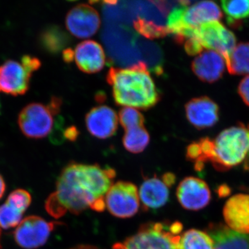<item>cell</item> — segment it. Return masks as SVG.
<instances>
[{
    "mask_svg": "<svg viewBox=\"0 0 249 249\" xmlns=\"http://www.w3.org/2000/svg\"><path fill=\"white\" fill-rule=\"evenodd\" d=\"M40 45L49 53L56 54L64 51L70 44V37L58 26L45 28L40 36Z\"/></svg>",
    "mask_w": 249,
    "mask_h": 249,
    "instance_id": "obj_21",
    "label": "cell"
},
{
    "mask_svg": "<svg viewBox=\"0 0 249 249\" xmlns=\"http://www.w3.org/2000/svg\"><path fill=\"white\" fill-rule=\"evenodd\" d=\"M185 110L190 124L199 129L213 127L219 121V107L206 96L193 98L186 103Z\"/></svg>",
    "mask_w": 249,
    "mask_h": 249,
    "instance_id": "obj_15",
    "label": "cell"
},
{
    "mask_svg": "<svg viewBox=\"0 0 249 249\" xmlns=\"http://www.w3.org/2000/svg\"><path fill=\"white\" fill-rule=\"evenodd\" d=\"M80 132L74 125L69 126L63 131L64 138L70 142H75L79 136Z\"/></svg>",
    "mask_w": 249,
    "mask_h": 249,
    "instance_id": "obj_31",
    "label": "cell"
},
{
    "mask_svg": "<svg viewBox=\"0 0 249 249\" xmlns=\"http://www.w3.org/2000/svg\"><path fill=\"white\" fill-rule=\"evenodd\" d=\"M74 60L80 71L91 74L103 70L106 54L102 46L96 41L85 40L76 46Z\"/></svg>",
    "mask_w": 249,
    "mask_h": 249,
    "instance_id": "obj_17",
    "label": "cell"
},
{
    "mask_svg": "<svg viewBox=\"0 0 249 249\" xmlns=\"http://www.w3.org/2000/svg\"><path fill=\"white\" fill-rule=\"evenodd\" d=\"M116 175L115 170L108 167L70 163L60 173L55 191L47 198L46 211L56 219L67 212L79 214L88 208L103 212L105 197Z\"/></svg>",
    "mask_w": 249,
    "mask_h": 249,
    "instance_id": "obj_1",
    "label": "cell"
},
{
    "mask_svg": "<svg viewBox=\"0 0 249 249\" xmlns=\"http://www.w3.org/2000/svg\"><path fill=\"white\" fill-rule=\"evenodd\" d=\"M5 191H6V184L4 178L0 175V199L4 196Z\"/></svg>",
    "mask_w": 249,
    "mask_h": 249,
    "instance_id": "obj_33",
    "label": "cell"
},
{
    "mask_svg": "<svg viewBox=\"0 0 249 249\" xmlns=\"http://www.w3.org/2000/svg\"><path fill=\"white\" fill-rule=\"evenodd\" d=\"M221 4L232 27H238L243 19L249 18V0H223Z\"/></svg>",
    "mask_w": 249,
    "mask_h": 249,
    "instance_id": "obj_24",
    "label": "cell"
},
{
    "mask_svg": "<svg viewBox=\"0 0 249 249\" xmlns=\"http://www.w3.org/2000/svg\"><path fill=\"white\" fill-rule=\"evenodd\" d=\"M178 249H214V242L206 232L191 229L181 236Z\"/></svg>",
    "mask_w": 249,
    "mask_h": 249,
    "instance_id": "obj_25",
    "label": "cell"
},
{
    "mask_svg": "<svg viewBox=\"0 0 249 249\" xmlns=\"http://www.w3.org/2000/svg\"><path fill=\"white\" fill-rule=\"evenodd\" d=\"M181 222H148L134 235L113 246V249H178Z\"/></svg>",
    "mask_w": 249,
    "mask_h": 249,
    "instance_id": "obj_4",
    "label": "cell"
},
{
    "mask_svg": "<svg viewBox=\"0 0 249 249\" xmlns=\"http://www.w3.org/2000/svg\"><path fill=\"white\" fill-rule=\"evenodd\" d=\"M184 48L186 53L189 55H196L204 52V47L201 45L200 41L194 34L184 42Z\"/></svg>",
    "mask_w": 249,
    "mask_h": 249,
    "instance_id": "obj_28",
    "label": "cell"
},
{
    "mask_svg": "<svg viewBox=\"0 0 249 249\" xmlns=\"http://www.w3.org/2000/svg\"><path fill=\"white\" fill-rule=\"evenodd\" d=\"M226 65L231 74H249V43L242 42L236 46Z\"/></svg>",
    "mask_w": 249,
    "mask_h": 249,
    "instance_id": "obj_22",
    "label": "cell"
},
{
    "mask_svg": "<svg viewBox=\"0 0 249 249\" xmlns=\"http://www.w3.org/2000/svg\"><path fill=\"white\" fill-rule=\"evenodd\" d=\"M21 62L27 70L32 73L37 71L41 67V62L38 58L29 55H23L21 58Z\"/></svg>",
    "mask_w": 249,
    "mask_h": 249,
    "instance_id": "obj_29",
    "label": "cell"
},
{
    "mask_svg": "<svg viewBox=\"0 0 249 249\" xmlns=\"http://www.w3.org/2000/svg\"><path fill=\"white\" fill-rule=\"evenodd\" d=\"M54 116L48 106L40 103H30L19 112L18 125L28 138L43 139L53 128Z\"/></svg>",
    "mask_w": 249,
    "mask_h": 249,
    "instance_id": "obj_6",
    "label": "cell"
},
{
    "mask_svg": "<svg viewBox=\"0 0 249 249\" xmlns=\"http://www.w3.org/2000/svg\"><path fill=\"white\" fill-rule=\"evenodd\" d=\"M58 223L49 222L38 216L24 218L16 228L14 238L19 247L35 249L45 245Z\"/></svg>",
    "mask_w": 249,
    "mask_h": 249,
    "instance_id": "obj_8",
    "label": "cell"
},
{
    "mask_svg": "<svg viewBox=\"0 0 249 249\" xmlns=\"http://www.w3.org/2000/svg\"><path fill=\"white\" fill-rule=\"evenodd\" d=\"M119 121L124 130L137 127H142L145 124L143 115L133 107H124L119 112Z\"/></svg>",
    "mask_w": 249,
    "mask_h": 249,
    "instance_id": "obj_27",
    "label": "cell"
},
{
    "mask_svg": "<svg viewBox=\"0 0 249 249\" xmlns=\"http://www.w3.org/2000/svg\"><path fill=\"white\" fill-rule=\"evenodd\" d=\"M62 58L67 63H70L74 60V52L71 48L65 49L62 52Z\"/></svg>",
    "mask_w": 249,
    "mask_h": 249,
    "instance_id": "obj_32",
    "label": "cell"
},
{
    "mask_svg": "<svg viewBox=\"0 0 249 249\" xmlns=\"http://www.w3.org/2000/svg\"><path fill=\"white\" fill-rule=\"evenodd\" d=\"M71 249H100L97 248V247H93V246L91 245H79L77 246L76 247H73Z\"/></svg>",
    "mask_w": 249,
    "mask_h": 249,
    "instance_id": "obj_34",
    "label": "cell"
},
{
    "mask_svg": "<svg viewBox=\"0 0 249 249\" xmlns=\"http://www.w3.org/2000/svg\"><path fill=\"white\" fill-rule=\"evenodd\" d=\"M67 30L75 37L86 39L92 37L101 27L99 14L93 6L80 4L72 8L67 14Z\"/></svg>",
    "mask_w": 249,
    "mask_h": 249,
    "instance_id": "obj_10",
    "label": "cell"
},
{
    "mask_svg": "<svg viewBox=\"0 0 249 249\" xmlns=\"http://www.w3.org/2000/svg\"><path fill=\"white\" fill-rule=\"evenodd\" d=\"M106 80L112 87L113 98L118 106L147 110L160 101V93L145 62L125 69L111 67Z\"/></svg>",
    "mask_w": 249,
    "mask_h": 249,
    "instance_id": "obj_3",
    "label": "cell"
},
{
    "mask_svg": "<svg viewBox=\"0 0 249 249\" xmlns=\"http://www.w3.org/2000/svg\"><path fill=\"white\" fill-rule=\"evenodd\" d=\"M32 197L24 189L13 191L6 202L0 206V231L18 227L25 211L30 206Z\"/></svg>",
    "mask_w": 249,
    "mask_h": 249,
    "instance_id": "obj_14",
    "label": "cell"
},
{
    "mask_svg": "<svg viewBox=\"0 0 249 249\" xmlns=\"http://www.w3.org/2000/svg\"><path fill=\"white\" fill-rule=\"evenodd\" d=\"M108 211L114 217L129 218L137 213L140 207L138 188L128 181L113 184L105 197Z\"/></svg>",
    "mask_w": 249,
    "mask_h": 249,
    "instance_id": "obj_7",
    "label": "cell"
},
{
    "mask_svg": "<svg viewBox=\"0 0 249 249\" xmlns=\"http://www.w3.org/2000/svg\"><path fill=\"white\" fill-rule=\"evenodd\" d=\"M196 35L204 49L220 53L225 62L236 47V37L233 33L219 21L203 24L196 29Z\"/></svg>",
    "mask_w": 249,
    "mask_h": 249,
    "instance_id": "obj_9",
    "label": "cell"
},
{
    "mask_svg": "<svg viewBox=\"0 0 249 249\" xmlns=\"http://www.w3.org/2000/svg\"><path fill=\"white\" fill-rule=\"evenodd\" d=\"M177 197L183 209L199 211L207 206L211 199L209 186L201 178H183L177 189Z\"/></svg>",
    "mask_w": 249,
    "mask_h": 249,
    "instance_id": "obj_12",
    "label": "cell"
},
{
    "mask_svg": "<svg viewBox=\"0 0 249 249\" xmlns=\"http://www.w3.org/2000/svg\"><path fill=\"white\" fill-rule=\"evenodd\" d=\"M133 24L134 29L139 34L150 40L163 38L170 34L166 26L158 25L142 18H137L134 21Z\"/></svg>",
    "mask_w": 249,
    "mask_h": 249,
    "instance_id": "obj_26",
    "label": "cell"
},
{
    "mask_svg": "<svg viewBox=\"0 0 249 249\" xmlns=\"http://www.w3.org/2000/svg\"><path fill=\"white\" fill-rule=\"evenodd\" d=\"M208 232L214 249H249V235L239 233L222 224H211Z\"/></svg>",
    "mask_w": 249,
    "mask_h": 249,
    "instance_id": "obj_20",
    "label": "cell"
},
{
    "mask_svg": "<svg viewBox=\"0 0 249 249\" xmlns=\"http://www.w3.org/2000/svg\"><path fill=\"white\" fill-rule=\"evenodd\" d=\"M249 153V132L243 124L224 129L214 140L203 138L186 149V158L195 169L201 171L205 163H212L218 171H227L240 164Z\"/></svg>",
    "mask_w": 249,
    "mask_h": 249,
    "instance_id": "obj_2",
    "label": "cell"
},
{
    "mask_svg": "<svg viewBox=\"0 0 249 249\" xmlns=\"http://www.w3.org/2000/svg\"><path fill=\"white\" fill-rule=\"evenodd\" d=\"M225 64V60L220 53L213 50H206L194 59L192 70L201 81L213 83L222 76Z\"/></svg>",
    "mask_w": 249,
    "mask_h": 249,
    "instance_id": "obj_19",
    "label": "cell"
},
{
    "mask_svg": "<svg viewBox=\"0 0 249 249\" xmlns=\"http://www.w3.org/2000/svg\"><path fill=\"white\" fill-rule=\"evenodd\" d=\"M170 187L163 176L160 178L155 175L152 178H145L139 191L142 210H156L164 206L169 199Z\"/></svg>",
    "mask_w": 249,
    "mask_h": 249,
    "instance_id": "obj_18",
    "label": "cell"
},
{
    "mask_svg": "<svg viewBox=\"0 0 249 249\" xmlns=\"http://www.w3.org/2000/svg\"><path fill=\"white\" fill-rule=\"evenodd\" d=\"M222 18V11L214 1H199L186 6L182 14L168 24V29L175 39L187 29H197L206 23L219 21Z\"/></svg>",
    "mask_w": 249,
    "mask_h": 249,
    "instance_id": "obj_5",
    "label": "cell"
},
{
    "mask_svg": "<svg viewBox=\"0 0 249 249\" xmlns=\"http://www.w3.org/2000/svg\"><path fill=\"white\" fill-rule=\"evenodd\" d=\"M1 103H0V114H1Z\"/></svg>",
    "mask_w": 249,
    "mask_h": 249,
    "instance_id": "obj_36",
    "label": "cell"
},
{
    "mask_svg": "<svg viewBox=\"0 0 249 249\" xmlns=\"http://www.w3.org/2000/svg\"><path fill=\"white\" fill-rule=\"evenodd\" d=\"M150 134L144 126L127 129L123 137L124 148L134 154L144 151L150 143Z\"/></svg>",
    "mask_w": 249,
    "mask_h": 249,
    "instance_id": "obj_23",
    "label": "cell"
},
{
    "mask_svg": "<svg viewBox=\"0 0 249 249\" xmlns=\"http://www.w3.org/2000/svg\"><path fill=\"white\" fill-rule=\"evenodd\" d=\"M238 92L244 102L249 106V76L245 77L240 82L238 87Z\"/></svg>",
    "mask_w": 249,
    "mask_h": 249,
    "instance_id": "obj_30",
    "label": "cell"
},
{
    "mask_svg": "<svg viewBox=\"0 0 249 249\" xmlns=\"http://www.w3.org/2000/svg\"><path fill=\"white\" fill-rule=\"evenodd\" d=\"M119 116L112 108L98 106L90 109L85 116L87 129L97 139L110 138L118 129Z\"/></svg>",
    "mask_w": 249,
    "mask_h": 249,
    "instance_id": "obj_13",
    "label": "cell"
},
{
    "mask_svg": "<svg viewBox=\"0 0 249 249\" xmlns=\"http://www.w3.org/2000/svg\"><path fill=\"white\" fill-rule=\"evenodd\" d=\"M228 227L245 235L249 234V195L237 194L226 202L223 210Z\"/></svg>",
    "mask_w": 249,
    "mask_h": 249,
    "instance_id": "obj_16",
    "label": "cell"
},
{
    "mask_svg": "<svg viewBox=\"0 0 249 249\" xmlns=\"http://www.w3.org/2000/svg\"><path fill=\"white\" fill-rule=\"evenodd\" d=\"M248 130L249 132V124L248 126ZM245 168L247 170H249V153L248 155V157H247V162H246Z\"/></svg>",
    "mask_w": 249,
    "mask_h": 249,
    "instance_id": "obj_35",
    "label": "cell"
},
{
    "mask_svg": "<svg viewBox=\"0 0 249 249\" xmlns=\"http://www.w3.org/2000/svg\"><path fill=\"white\" fill-rule=\"evenodd\" d=\"M32 73L22 62L6 60L0 65V92L14 96L25 94Z\"/></svg>",
    "mask_w": 249,
    "mask_h": 249,
    "instance_id": "obj_11",
    "label": "cell"
},
{
    "mask_svg": "<svg viewBox=\"0 0 249 249\" xmlns=\"http://www.w3.org/2000/svg\"><path fill=\"white\" fill-rule=\"evenodd\" d=\"M0 232H1V231H0ZM0 249H1V246H0Z\"/></svg>",
    "mask_w": 249,
    "mask_h": 249,
    "instance_id": "obj_37",
    "label": "cell"
}]
</instances>
